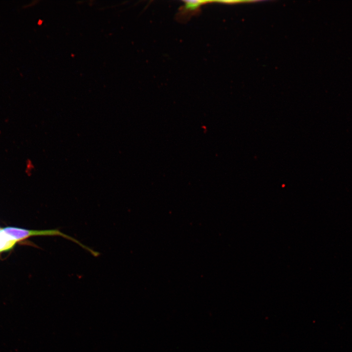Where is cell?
Wrapping results in <instances>:
<instances>
[{"mask_svg": "<svg viewBox=\"0 0 352 352\" xmlns=\"http://www.w3.org/2000/svg\"><path fill=\"white\" fill-rule=\"evenodd\" d=\"M3 230L17 242L32 236H60L78 244L80 246L90 253L93 256L97 257L99 253L89 247L84 245L73 237L70 236L58 229L29 230L14 227H6Z\"/></svg>", "mask_w": 352, "mask_h": 352, "instance_id": "cell-1", "label": "cell"}, {"mask_svg": "<svg viewBox=\"0 0 352 352\" xmlns=\"http://www.w3.org/2000/svg\"><path fill=\"white\" fill-rule=\"evenodd\" d=\"M17 242L0 228V253L11 249Z\"/></svg>", "mask_w": 352, "mask_h": 352, "instance_id": "cell-2", "label": "cell"}, {"mask_svg": "<svg viewBox=\"0 0 352 352\" xmlns=\"http://www.w3.org/2000/svg\"><path fill=\"white\" fill-rule=\"evenodd\" d=\"M210 1L207 0H186L184 1V4L182 8L183 13L195 12L198 11L200 7Z\"/></svg>", "mask_w": 352, "mask_h": 352, "instance_id": "cell-3", "label": "cell"}]
</instances>
